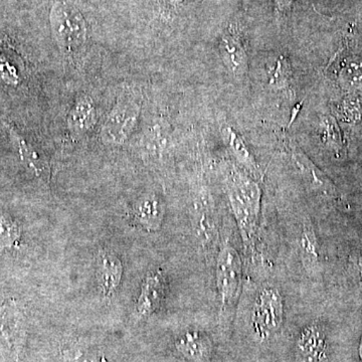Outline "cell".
I'll list each match as a JSON object with an SVG mask.
<instances>
[{"label":"cell","instance_id":"obj_14","mask_svg":"<svg viewBox=\"0 0 362 362\" xmlns=\"http://www.w3.org/2000/svg\"><path fill=\"white\" fill-rule=\"evenodd\" d=\"M300 255L307 271H313L319 264L320 251L315 230L311 223L302 226L299 238Z\"/></svg>","mask_w":362,"mask_h":362},{"label":"cell","instance_id":"obj_9","mask_svg":"<svg viewBox=\"0 0 362 362\" xmlns=\"http://www.w3.org/2000/svg\"><path fill=\"white\" fill-rule=\"evenodd\" d=\"M292 154L297 168L314 190L327 197H337V192L334 185L315 164L312 163L310 159L305 156L302 150L294 148Z\"/></svg>","mask_w":362,"mask_h":362},{"label":"cell","instance_id":"obj_15","mask_svg":"<svg viewBox=\"0 0 362 362\" xmlns=\"http://www.w3.org/2000/svg\"><path fill=\"white\" fill-rule=\"evenodd\" d=\"M96 121V111L89 98L81 99L71 111L69 124L71 129L82 132L90 129Z\"/></svg>","mask_w":362,"mask_h":362},{"label":"cell","instance_id":"obj_22","mask_svg":"<svg viewBox=\"0 0 362 362\" xmlns=\"http://www.w3.org/2000/svg\"><path fill=\"white\" fill-rule=\"evenodd\" d=\"M350 265L354 273V277L358 281L359 284L362 286V257L356 256L350 259Z\"/></svg>","mask_w":362,"mask_h":362},{"label":"cell","instance_id":"obj_24","mask_svg":"<svg viewBox=\"0 0 362 362\" xmlns=\"http://www.w3.org/2000/svg\"><path fill=\"white\" fill-rule=\"evenodd\" d=\"M168 1H170L171 4H180V2L183 1V0H168Z\"/></svg>","mask_w":362,"mask_h":362},{"label":"cell","instance_id":"obj_18","mask_svg":"<svg viewBox=\"0 0 362 362\" xmlns=\"http://www.w3.org/2000/svg\"><path fill=\"white\" fill-rule=\"evenodd\" d=\"M341 77L345 85L349 87L362 86V62L351 61L343 69Z\"/></svg>","mask_w":362,"mask_h":362},{"label":"cell","instance_id":"obj_19","mask_svg":"<svg viewBox=\"0 0 362 362\" xmlns=\"http://www.w3.org/2000/svg\"><path fill=\"white\" fill-rule=\"evenodd\" d=\"M291 74V69L285 58H281L277 62V65L273 69L271 76V83L274 86L284 85L288 82V78Z\"/></svg>","mask_w":362,"mask_h":362},{"label":"cell","instance_id":"obj_1","mask_svg":"<svg viewBox=\"0 0 362 362\" xmlns=\"http://www.w3.org/2000/svg\"><path fill=\"white\" fill-rule=\"evenodd\" d=\"M226 195L237 223L244 246L252 251L258 235L261 213L262 190L259 183L244 169L228 164L226 166Z\"/></svg>","mask_w":362,"mask_h":362},{"label":"cell","instance_id":"obj_21","mask_svg":"<svg viewBox=\"0 0 362 362\" xmlns=\"http://www.w3.org/2000/svg\"><path fill=\"white\" fill-rule=\"evenodd\" d=\"M69 362H99L96 357H90L88 354L77 350V351L66 352Z\"/></svg>","mask_w":362,"mask_h":362},{"label":"cell","instance_id":"obj_13","mask_svg":"<svg viewBox=\"0 0 362 362\" xmlns=\"http://www.w3.org/2000/svg\"><path fill=\"white\" fill-rule=\"evenodd\" d=\"M176 347L181 354L192 361H204L211 352L209 340L197 331H192L182 335L176 342Z\"/></svg>","mask_w":362,"mask_h":362},{"label":"cell","instance_id":"obj_8","mask_svg":"<svg viewBox=\"0 0 362 362\" xmlns=\"http://www.w3.org/2000/svg\"><path fill=\"white\" fill-rule=\"evenodd\" d=\"M221 57L228 70L243 78L249 70V59L242 40L235 33H225L220 42Z\"/></svg>","mask_w":362,"mask_h":362},{"label":"cell","instance_id":"obj_10","mask_svg":"<svg viewBox=\"0 0 362 362\" xmlns=\"http://www.w3.org/2000/svg\"><path fill=\"white\" fill-rule=\"evenodd\" d=\"M123 267L114 252H104L100 255L97 279L106 296H111L120 285Z\"/></svg>","mask_w":362,"mask_h":362},{"label":"cell","instance_id":"obj_3","mask_svg":"<svg viewBox=\"0 0 362 362\" xmlns=\"http://www.w3.org/2000/svg\"><path fill=\"white\" fill-rule=\"evenodd\" d=\"M216 288L221 308H233L239 300L242 289L243 265L239 252L228 240L221 245L216 259Z\"/></svg>","mask_w":362,"mask_h":362},{"label":"cell","instance_id":"obj_17","mask_svg":"<svg viewBox=\"0 0 362 362\" xmlns=\"http://www.w3.org/2000/svg\"><path fill=\"white\" fill-rule=\"evenodd\" d=\"M20 238L18 226L8 216L0 211V246L13 247Z\"/></svg>","mask_w":362,"mask_h":362},{"label":"cell","instance_id":"obj_11","mask_svg":"<svg viewBox=\"0 0 362 362\" xmlns=\"http://www.w3.org/2000/svg\"><path fill=\"white\" fill-rule=\"evenodd\" d=\"M226 142L228 148L232 151L235 160L239 162L243 169L252 177L257 178L259 175V168L256 159L247 147V143L232 128H226Z\"/></svg>","mask_w":362,"mask_h":362},{"label":"cell","instance_id":"obj_6","mask_svg":"<svg viewBox=\"0 0 362 362\" xmlns=\"http://www.w3.org/2000/svg\"><path fill=\"white\" fill-rule=\"evenodd\" d=\"M298 356L304 362H322L327 356V337L322 326L312 322L300 331L297 337Z\"/></svg>","mask_w":362,"mask_h":362},{"label":"cell","instance_id":"obj_20","mask_svg":"<svg viewBox=\"0 0 362 362\" xmlns=\"http://www.w3.org/2000/svg\"><path fill=\"white\" fill-rule=\"evenodd\" d=\"M295 0H274V7L277 16H285L292 11Z\"/></svg>","mask_w":362,"mask_h":362},{"label":"cell","instance_id":"obj_16","mask_svg":"<svg viewBox=\"0 0 362 362\" xmlns=\"http://www.w3.org/2000/svg\"><path fill=\"white\" fill-rule=\"evenodd\" d=\"M21 154L23 160L35 171V175L45 178V180L49 177V162L42 158V156L33 148L28 146V144L23 140L20 141Z\"/></svg>","mask_w":362,"mask_h":362},{"label":"cell","instance_id":"obj_12","mask_svg":"<svg viewBox=\"0 0 362 362\" xmlns=\"http://www.w3.org/2000/svg\"><path fill=\"white\" fill-rule=\"evenodd\" d=\"M135 218L148 230H157L164 216V206L154 195L144 197L135 206Z\"/></svg>","mask_w":362,"mask_h":362},{"label":"cell","instance_id":"obj_7","mask_svg":"<svg viewBox=\"0 0 362 362\" xmlns=\"http://www.w3.org/2000/svg\"><path fill=\"white\" fill-rule=\"evenodd\" d=\"M168 282L161 270L150 273L143 282L141 294L137 302V311L140 316L147 317L161 306L165 298Z\"/></svg>","mask_w":362,"mask_h":362},{"label":"cell","instance_id":"obj_2","mask_svg":"<svg viewBox=\"0 0 362 362\" xmlns=\"http://www.w3.org/2000/svg\"><path fill=\"white\" fill-rule=\"evenodd\" d=\"M285 303L279 289L265 286L257 293L252 309V326L262 341L270 339L284 322Z\"/></svg>","mask_w":362,"mask_h":362},{"label":"cell","instance_id":"obj_23","mask_svg":"<svg viewBox=\"0 0 362 362\" xmlns=\"http://www.w3.org/2000/svg\"><path fill=\"white\" fill-rule=\"evenodd\" d=\"M359 356H361V359L362 361V337L361 339V343H359Z\"/></svg>","mask_w":362,"mask_h":362},{"label":"cell","instance_id":"obj_5","mask_svg":"<svg viewBox=\"0 0 362 362\" xmlns=\"http://www.w3.org/2000/svg\"><path fill=\"white\" fill-rule=\"evenodd\" d=\"M137 117L135 103L126 101L117 105L105 123L102 132L103 140L110 143L124 141L134 127Z\"/></svg>","mask_w":362,"mask_h":362},{"label":"cell","instance_id":"obj_4","mask_svg":"<svg viewBox=\"0 0 362 362\" xmlns=\"http://www.w3.org/2000/svg\"><path fill=\"white\" fill-rule=\"evenodd\" d=\"M52 33L57 44L66 54L80 51L87 37V26L75 7L57 2L51 13Z\"/></svg>","mask_w":362,"mask_h":362}]
</instances>
